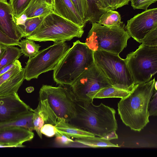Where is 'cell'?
<instances>
[{
    "label": "cell",
    "instance_id": "cell-1",
    "mask_svg": "<svg viewBox=\"0 0 157 157\" xmlns=\"http://www.w3.org/2000/svg\"><path fill=\"white\" fill-rule=\"evenodd\" d=\"M155 78L135 84L129 94L117 104L118 113L123 123L132 130L140 132L149 122V102L154 94Z\"/></svg>",
    "mask_w": 157,
    "mask_h": 157
},
{
    "label": "cell",
    "instance_id": "cell-2",
    "mask_svg": "<svg viewBox=\"0 0 157 157\" xmlns=\"http://www.w3.org/2000/svg\"><path fill=\"white\" fill-rule=\"evenodd\" d=\"M93 101H77L75 117L71 124L103 138L118 128L116 110L102 103L96 105Z\"/></svg>",
    "mask_w": 157,
    "mask_h": 157
},
{
    "label": "cell",
    "instance_id": "cell-3",
    "mask_svg": "<svg viewBox=\"0 0 157 157\" xmlns=\"http://www.w3.org/2000/svg\"><path fill=\"white\" fill-rule=\"evenodd\" d=\"M94 52L85 43L79 40L74 42L53 70L54 81L60 85L71 86L94 63Z\"/></svg>",
    "mask_w": 157,
    "mask_h": 157
},
{
    "label": "cell",
    "instance_id": "cell-4",
    "mask_svg": "<svg viewBox=\"0 0 157 157\" xmlns=\"http://www.w3.org/2000/svg\"><path fill=\"white\" fill-rule=\"evenodd\" d=\"M83 27L52 12L44 17L35 30L26 38L39 42H65L80 38Z\"/></svg>",
    "mask_w": 157,
    "mask_h": 157
},
{
    "label": "cell",
    "instance_id": "cell-5",
    "mask_svg": "<svg viewBox=\"0 0 157 157\" xmlns=\"http://www.w3.org/2000/svg\"><path fill=\"white\" fill-rule=\"evenodd\" d=\"M91 24L85 43L94 52L104 51L119 55L127 47L131 36L124 24L109 27L97 22Z\"/></svg>",
    "mask_w": 157,
    "mask_h": 157
},
{
    "label": "cell",
    "instance_id": "cell-6",
    "mask_svg": "<svg viewBox=\"0 0 157 157\" xmlns=\"http://www.w3.org/2000/svg\"><path fill=\"white\" fill-rule=\"evenodd\" d=\"M94 57L95 63L109 79L113 86L131 91L135 83L125 59L118 54L104 51L94 52Z\"/></svg>",
    "mask_w": 157,
    "mask_h": 157
},
{
    "label": "cell",
    "instance_id": "cell-7",
    "mask_svg": "<svg viewBox=\"0 0 157 157\" xmlns=\"http://www.w3.org/2000/svg\"><path fill=\"white\" fill-rule=\"evenodd\" d=\"M125 59L135 85L149 82L157 72V47L142 44Z\"/></svg>",
    "mask_w": 157,
    "mask_h": 157
},
{
    "label": "cell",
    "instance_id": "cell-8",
    "mask_svg": "<svg viewBox=\"0 0 157 157\" xmlns=\"http://www.w3.org/2000/svg\"><path fill=\"white\" fill-rule=\"evenodd\" d=\"M39 93V99H47L58 118L69 122L75 117L78 101L71 89L64 85H43Z\"/></svg>",
    "mask_w": 157,
    "mask_h": 157
},
{
    "label": "cell",
    "instance_id": "cell-9",
    "mask_svg": "<svg viewBox=\"0 0 157 157\" xmlns=\"http://www.w3.org/2000/svg\"><path fill=\"white\" fill-rule=\"evenodd\" d=\"M70 48L65 42H59L39 51L26 63L25 79L37 78L41 74L54 70Z\"/></svg>",
    "mask_w": 157,
    "mask_h": 157
},
{
    "label": "cell",
    "instance_id": "cell-10",
    "mask_svg": "<svg viewBox=\"0 0 157 157\" xmlns=\"http://www.w3.org/2000/svg\"><path fill=\"white\" fill-rule=\"evenodd\" d=\"M71 86L77 101L87 102L93 101L94 96L100 89L112 86L109 79L94 63Z\"/></svg>",
    "mask_w": 157,
    "mask_h": 157
},
{
    "label": "cell",
    "instance_id": "cell-11",
    "mask_svg": "<svg viewBox=\"0 0 157 157\" xmlns=\"http://www.w3.org/2000/svg\"><path fill=\"white\" fill-rule=\"evenodd\" d=\"M126 29L131 37L139 43L149 32L157 28V8L145 10L127 21Z\"/></svg>",
    "mask_w": 157,
    "mask_h": 157
},
{
    "label": "cell",
    "instance_id": "cell-12",
    "mask_svg": "<svg viewBox=\"0 0 157 157\" xmlns=\"http://www.w3.org/2000/svg\"><path fill=\"white\" fill-rule=\"evenodd\" d=\"M33 111L20 99L17 93L0 97V124L13 121Z\"/></svg>",
    "mask_w": 157,
    "mask_h": 157
},
{
    "label": "cell",
    "instance_id": "cell-13",
    "mask_svg": "<svg viewBox=\"0 0 157 157\" xmlns=\"http://www.w3.org/2000/svg\"><path fill=\"white\" fill-rule=\"evenodd\" d=\"M0 30L9 38L19 41L22 34L12 8L7 0H0Z\"/></svg>",
    "mask_w": 157,
    "mask_h": 157
},
{
    "label": "cell",
    "instance_id": "cell-14",
    "mask_svg": "<svg viewBox=\"0 0 157 157\" xmlns=\"http://www.w3.org/2000/svg\"><path fill=\"white\" fill-rule=\"evenodd\" d=\"M34 136L32 131L23 127L0 129V147H23L22 144Z\"/></svg>",
    "mask_w": 157,
    "mask_h": 157
},
{
    "label": "cell",
    "instance_id": "cell-15",
    "mask_svg": "<svg viewBox=\"0 0 157 157\" xmlns=\"http://www.w3.org/2000/svg\"><path fill=\"white\" fill-rule=\"evenodd\" d=\"M53 12L84 27L85 24L71 0H52Z\"/></svg>",
    "mask_w": 157,
    "mask_h": 157
},
{
    "label": "cell",
    "instance_id": "cell-16",
    "mask_svg": "<svg viewBox=\"0 0 157 157\" xmlns=\"http://www.w3.org/2000/svg\"><path fill=\"white\" fill-rule=\"evenodd\" d=\"M55 126L58 131L70 138L81 139L95 136L92 133L66 122L62 119L58 118Z\"/></svg>",
    "mask_w": 157,
    "mask_h": 157
},
{
    "label": "cell",
    "instance_id": "cell-17",
    "mask_svg": "<svg viewBox=\"0 0 157 157\" xmlns=\"http://www.w3.org/2000/svg\"><path fill=\"white\" fill-rule=\"evenodd\" d=\"M53 6L49 4L46 0H31L23 15L27 18L45 17L53 12Z\"/></svg>",
    "mask_w": 157,
    "mask_h": 157
},
{
    "label": "cell",
    "instance_id": "cell-18",
    "mask_svg": "<svg viewBox=\"0 0 157 157\" xmlns=\"http://www.w3.org/2000/svg\"><path fill=\"white\" fill-rule=\"evenodd\" d=\"M25 79L24 68L0 86V97L9 96L17 93Z\"/></svg>",
    "mask_w": 157,
    "mask_h": 157
},
{
    "label": "cell",
    "instance_id": "cell-19",
    "mask_svg": "<svg viewBox=\"0 0 157 157\" xmlns=\"http://www.w3.org/2000/svg\"><path fill=\"white\" fill-rule=\"evenodd\" d=\"M35 109L44 120V124L56 125L58 117L50 106L47 99L40 100L38 106Z\"/></svg>",
    "mask_w": 157,
    "mask_h": 157
},
{
    "label": "cell",
    "instance_id": "cell-20",
    "mask_svg": "<svg viewBox=\"0 0 157 157\" xmlns=\"http://www.w3.org/2000/svg\"><path fill=\"white\" fill-rule=\"evenodd\" d=\"M33 111L28 113L13 121L0 124V129L21 127L32 131L34 130L33 121Z\"/></svg>",
    "mask_w": 157,
    "mask_h": 157
},
{
    "label": "cell",
    "instance_id": "cell-21",
    "mask_svg": "<svg viewBox=\"0 0 157 157\" xmlns=\"http://www.w3.org/2000/svg\"><path fill=\"white\" fill-rule=\"evenodd\" d=\"M75 142L90 147H119L118 145L111 143L109 140L103 138L95 136L75 139Z\"/></svg>",
    "mask_w": 157,
    "mask_h": 157
},
{
    "label": "cell",
    "instance_id": "cell-22",
    "mask_svg": "<svg viewBox=\"0 0 157 157\" xmlns=\"http://www.w3.org/2000/svg\"><path fill=\"white\" fill-rule=\"evenodd\" d=\"M88 7V21L98 23L100 16L107 10L98 0H86Z\"/></svg>",
    "mask_w": 157,
    "mask_h": 157
},
{
    "label": "cell",
    "instance_id": "cell-23",
    "mask_svg": "<svg viewBox=\"0 0 157 157\" xmlns=\"http://www.w3.org/2000/svg\"><path fill=\"white\" fill-rule=\"evenodd\" d=\"M22 53L20 49L13 45L6 47V50L0 59V70L18 59Z\"/></svg>",
    "mask_w": 157,
    "mask_h": 157
},
{
    "label": "cell",
    "instance_id": "cell-24",
    "mask_svg": "<svg viewBox=\"0 0 157 157\" xmlns=\"http://www.w3.org/2000/svg\"><path fill=\"white\" fill-rule=\"evenodd\" d=\"M121 15L117 11L109 10L106 11L99 17L98 23L104 26H121L123 22L121 21Z\"/></svg>",
    "mask_w": 157,
    "mask_h": 157
},
{
    "label": "cell",
    "instance_id": "cell-25",
    "mask_svg": "<svg viewBox=\"0 0 157 157\" xmlns=\"http://www.w3.org/2000/svg\"><path fill=\"white\" fill-rule=\"evenodd\" d=\"M130 92L117 88L113 86H108L100 89L94 95L93 98H117L122 99L128 95Z\"/></svg>",
    "mask_w": 157,
    "mask_h": 157
},
{
    "label": "cell",
    "instance_id": "cell-26",
    "mask_svg": "<svg viewBox=\"0 0 157 157\" xmlns=\"http://www.w3.org/2000/svg\"><path fill=\"white\" fill-rule=\"evenodd\" d=\"M44 17L38 16L28 18L23 22L17 24L23 37L31 35L41 23Z\"/></svg>",
    "mask_w": 157,
    "mask_h": 157
},
{
    "label": "cell",
    "instance_id": "cell-27",
    "mask_svg": "<svg viewBox=\"0 0 157 157\" xmlns=\"http://www.w3.org/2000/svg\"><path fill=\"white\" fill-rule=\"evenodd\" d=\"M22 54L25 56L32 58L36 56L39 52L40 46L35 43L34 41L26 39L20 41L18 45Z\"/></svg>",
    "mask_w": 157,
    "mask_h": 157
},
{
    "label": "cell",
    "instance_id": "cell-28",
    "mask_svg": "<svg viewBox=\"0 0 157 157\" xmlns=\"http://www.w3.org/2000/svg\"><path fill=\"white\" fill-rule=\"evenodd\" d=\"M31 0H10V4L16 18L18 19L23 15Z\"/></svg>",
    "mask_w": 157,
    "mask_h": 157
},
{
    "label": "cell",
    "instance_id": "cell-29",
    "mask_svg": "<svg viewBox=\"0 0 157 157\" xmlns=\"http://www.w3.org/2000/svg\"><path fill=\"white\" fill-rule=\"evenodd\" d=\"M85 24L88 21V7L86 0H71Z\"/></svg>",
    "mask_w": 157,
    "mask_h": 157
},
{
    "label": "cell",
    "instance_id": "cell-30",
    "mask_svg": "<svg viewBox=\"0 0 157 157\" xmlns=\"http://www.w3.org/2000/svg\"><path fill=\"white\" fill-rule=\"evenodd\" d=\"M157 28H156L147 33L140 40V43L149 47H157Z\"/></svg>",
    "mask_w": 157,
    "mask_h": 157
},
{
    "label": "cell",
    "instance_id": "cell-31",
    "mask_svg": "<svg viewBox=\"0 0 157 157\" xmlns=\"http://www.w3.org/2000/svg\"><path fill=\"white\" fill-rule=\"evenodd\" d=\"M33 121L34 130L40 139H42V134L40 130L44 124V120L35 109L34 110L33 117Z\"/></svg>",
    "mask_w": 157,
    "mask_h": 157
},
{
    "label": "cell",
    "instance_id": "cell-32",
    "mask_svg": "<svg viewBox=\"0 0 157 157\" xmlns=\"http://www.w3.org/2000/svg\"><path fill=\"white\" fill-rule=\"evenodd\" d=\"M157 0H131V5L134 9L147 10L152 4L155 3Z\"/></svg>",
    "mask_w": 157,
    "mask_h": 157
},
{
    "label": "cell",
    "instance_id": "cell-33",
    "mask_svg": "<svg viewBox=\"0 0 157 157\" xmlns=\"http://www.w3.org/2000/svg\"><path fill=\"white\" fill-rule=\"evenodd\" d=\"M21 65L11 69L0 75V86L6 81L15 75L22 69Z\"/></svg>",
    "mask_w": 157,
    "mask_h": 157
},
{
    "label": "cell",
    "instance_id": "cell-34",
    "mask_svg": "<svg viewBox=\"0 0 157 157\" xmlns=\"http://www.w3.org/2000/svg\"><path fill=\"white\" fill-rule=\"evenodd\" d=\"M148 111L149 116L157 115V92L155 90L149 103Z\"/></svg>",
    "mask_w": 157,
    "mask_h": 157
},
{
    "label": "cell",
    "instance_id": "cell-35",
    "mask_svg": "<svg viewBox=\"0 0 157 157\" xmlns=\"http://www.w3.org/2000/svg\"><path fill=\"white\" fill-rule=\"evenodd\" d=\"M55 136L56 142L60 145H66L75 142L70 138L59 132L58 130Z\"/></svg>",
    "mask_w": 157,
    "mask_h": 157
},
{
    "label": "cell",
    "instance_id": "cell-36",
    "mask_svg": "<svg viewBox=\"0 0 157 157\" xmlns=\"http://www.w3.org/2000/svg\"><path fill=\"white\" fill-rule=\"evenodd\" d=\"M57 130L55 125L49 124H45L41 128L40 131L42 134L48 137H52L55 136Z\"/></svg>",
    "mask_w": 157,
    "mask_h": 157
},
{
    "label": "cell",
    "instance_id": "cell-37",
    "mask_svg": "<svg viewBox=\"0 0 157 157\" xmlns=\"http://www.w3.org/2000/svg\"><path fill=\"white\" fill-rule=\"evenodd\" d=\"M19 41L9 38L0 30V44L6 46L18 45Z\"/></svg>",
    "mask_w": 157,
    "mask_h": 157
},
{
    "label": "cell",
    "instance_id": "cell-38",
    "mask_svg": "<svg viewBox=\"0 0 157 157\" xmlns=\"http://www.w3.org/2000/svg\"><path fill=\"white\" fill-rule=\"evenodd\" d=\"M113 10H116L128 4L131 0H111Z\"/></svg>",
    "mask_w": 157,
    "mask_h": 157
},
{
    "label": "cell",
    "instance_id": "cell-39",
    "mask_svg": "<svg viewBox=\"0 0 157 157\" xmlns=\"http://www.w3.org/2000/svg\"><path fill=\"white\" fill-rule=\"evenodd\" d=\"M102 4L103 7L107 10H113L111 0H98Z\"/></svg>",
    "mask_w": 157,
    "mask_h": 157
},
{
    "label": "cell",
    "instance_id": "cell-40",
    "mask_svg": "<svg viewBox=\"0 0 157 157\" xmlns=\"http://www.w3.org/2000/svg\"><path fill=\"white\" fill-rule=\"evenodd\" d=\"M103 138L110 140L113 139H117L118 137L116 133V131H114Z\"/></svg>",
    "mask_w": 157,
    "mask_h": 157
},
{
    "label": "cell",
    "instance_id": "cell-41",
    "mask_svg": "<svg viewBox=\"0 0 157 157\" xmlns=\"http://www.w3.org/2000/svg\"><path fill=\"white\" fill-rule=\"evenodd\" d=\"M7 46L0 44V59L4 53Z\"/></svg>",
    "mask_w": 157,
    "mask_h": 157
},
{
    "label": "cell",
    "instance_id": "cell-42",
    "mask_svg": "<svg viewBox=\"0 0 157 157\" xmlns=\"http://www.w3.org/2000/svg\"><path fill=\"white\" fill-rule=\"evenodd\" d=\"M46 2L49 4L51 5H53V2L52 0H46Z\"/></svg>",
    "mask_w": 157,
    "mask_h": 157
},
{
    "label": "cell",
    "instance_id": "cell-43",
    "mask_svg": "<svg viewBox=\"0 0 157 157\" xmlns=\"http://www.w3.org/2000/svg\"><path fill=\"white\" fill-rule=\"evenodd\" d=\"M157 82L156 81H155L154 84V88L156 90H157Z\"/></svg>",
    "mask_w": 157,
    "mask_h": 157
},
{
    "label": "cell",
    "instance_id": "cell-44",
    "mask_svg": "<svg viewBox=\"0 0 157 157\" xmlns=\"http://www.w3.org/2000/svg\"></svg>",
    "mask_w": 157,
    "mask_h": 157
}]
</instances>
